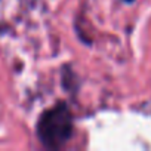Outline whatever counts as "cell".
Segmentation results:
<instances>
[{
    "mask_svg": "<svg viewBox=\"0 0 151 151\" xmlns=\"http://www.w3.org/2000/svg\"><path fill=\"white\" fill-rule=\"evenodd\" d=\"M37 135L47 148H58L73 135V117L65 104L45 111L37 123Z\"/></svg>",
    "mask_w": 151,
    "mask_h": 151,
    "instance_id": "1",
    "label": "cell"
},
{
    "mask_svg": "<svg viewBox=\"0 0 151 151\" xmlns=\"http://www.w3.org/2000/svg\"><path fill=\"white\" fill-rule=\"evenodd\" d=\"M124 2H133V0H124Z\"/></svg>",
    "mask_w": 151,
    "mask_h": 151,
    "instance_id": "2",
    "label": "cell"
}]
</instances>
